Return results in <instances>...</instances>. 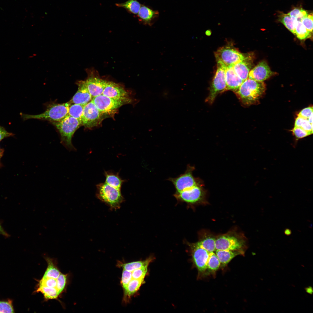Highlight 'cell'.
<instances>
[{"label": "cell", "instance_id": "obj_1", "mask_svg": "<svg viewBox=\"0 0 313 313\" xmlns=\"http://www.w3.org/2000/svg\"><path fill=\"white\" fill-rule=\"evenodd\" d=\"M265 90V85L263 81L248 78L234 93L243 105L249 106L256 102Z\"/></svg>", "mask_w": 313, "mask_h": 313}, {"label": "cell", "instance_id": "obj_2", "mask_svg": "<svg viewBox=\"0 0 313 313\" xmlns=\"http://www.w3.org/2000/svg\"><path fill=\"white\" fill-rule=\"evenodd\" d=\"M52 123L60 134L63 145L69 151H75L76 150L72 144V139L75 132L81 125L80 121L68 115L61 120Z\"/></svg>", "mask_w": 313, "mask_h": 313}, {"label": "cell", "instance_id": "obj_3", "mask_svg": "<svg viewBox=\"0 0 313 313\" xmlns=\"http://www.w3.org/2000/svg\"><path fill=\"white\" fill-rule=\"evenodd\" d=\"M96 196L98 199L106 204L110 209H119L124 198L121 189L113 187L106 183H101L96 185Z\"/></svg>", "mask_w": 313, "mask_h": 313}, {"label": "cell", "instance_id": "obj_4", "mask_svg": "<svg viewBox=\"0 0 313 313\" xmlns=\"http://www.w3.org/2000/svg\"><path fill=\"white\" fill-rule=\"evenodd\" d=\"M71 103L69 102L53 104L49 107L43 112L36 115L21 114L23 119H36L46 120L52 122L59 121L68 115L69 108Z\"/></svg>", "mask_w": 313, "mask_h": 313}, {"label": "cell", "instance_id": "obj_5", "mask_svg": "<svg viewBox=\"0 0 313 313\" xmlns=\"http://www.w3.org/2000/svg\"><path fill=\"white\" fill-rule=\"evenodd\" d=\"M217 62L226 67L232 66L248 58L234 48L225 46L219 48L215 53Z\"/></svg>", "mask_w": 313, "mask_h": 313}, {"label": "cell", "instance_id": "obj_6", "mask_svg": "<svg viewBox=\"0 0 313 313\" xmlns=\"http://www.w3.org/2000/svg\"><path fill=\"white\" fill-rule=\"evenodd\" d=\"M217 63V69L210 89L209 95L205 101L210 104L214 102L217 95L225 91L226 88L225 70L226 68L223 64Z\"/></svg>", "mask_w": 313, "mask_h": 313}, {"label": "cell", "instance_id": "obj_7", "mask_svg": "<svg viewBox=\"0 0 313 313\" xmlns=\"http://www.w3.org/2000/svg\"><path fill=\"white\" fill-rule=\"evenodd\" d=\"M194 169V167L188 165L184 173L176 177L168 179V180L174 186L176 192H179L203 184L199 178H195L193 176V172Z\"/></svg>", "mask_w": 313, "mask_h": 313}, {"label": "cell", "instance_id": "obj_8", "mask_svg": "<svg viewBox=\"0 0 313 313\" xmlns=\"http://www.w3.org/2000/svg\"><path fill=\"white\" fill-rule=\"evenodd\" d=\"M245 239L232 234H225L218 237L215 240V248L218 250H243L245 247Z\"/></svg>", "mask_w": 313, "mask_h": 313}, {"label": "cell", "instance_id": "obj_9", "mask_svg": "<svg viewBox=\"0 0 313 313\" xmlns=\"http://www.w3.org/2000/svg\"><path fill=\"white\" fill-rule=\"evenodd\" d=\"M91 101L101 113L113 112L127 102L111 98L103 94L93 97Z\"/></svg>", "mask_w": 313, "mask_h": 313}, {"label": "cell", "instance_id": "obj_10", "mask_svg": "<svg viewBox=\"0 0 313 313\" xmlns=\"http://www.w3.org/2000/svg\"><path fill=\"white\" fill-rule=\"evenodd\" d=\"M88 77L85 82L92 98L102 94L107 81L101 78L93 70H88Z\"/></svg>", "mask_w": 313, "mask_h": 313}, {"label": "cell", "instance_id": "obj_11", "mask_svg": "<svg viewBox=\"0 0 313 313\" xmlns=\"http://www.w3.org/2000/svg\"><path fill=\"white\" fill-rule=\"evenodd\" d=\"M101 113L92 101L84 105L81 123L86 128L97 125L99 121Z\"/></svg>", "mask_w": 313, "mask_h": 313}, {"label": "cell", "instance_id": "obj_12", "mask_svg": "<svg viewBox=\"0 0 313 313\" xmlns=\"http://www.w3.org/2000/svg\"><path fill=\"white\" fill-rule=\"evenodd\" d=\"M203 184L198 185L179 192H176L175 196L178 199L188 203H194L201 200L204 197Z\"/></svg>", "mask_w": 313, "mask_h": 313}, {"label": "cell", "instance_id": "obj_13", "mask_svg": "<svg viewBox=\"0 0 313 313\" xmlns=\"http://www.w3.org/2000/svg\"><path fill=\"white\" fill-rule=\"evenodd\" d=\"M191 246L193 260L194 264L200 272H204L206 270L210 252L194 244Z\"/></svg>", "mask_w": 313, "mask_h": 313}, {"label": "cell", "instance_id": "obj_14", "mask_svg": "<svg viewBox=\"0 0 313 313\" xmlns=\"http://www.w3.org/2000/svg\"><path fill=\"white\" fill-rule=\"evenodd\" d=\"M108 97L129 102L128 93L122 86L112 81H107L103 94Z\"/></svg>", "mask_w": 313, "mask_h": 313}, {"label": "cell", "instance_id": "obj_15", "mask_svg": "<svg viewBox=\"0 0 313 313\" xmlns=\"http://www.w3.org/2000/svg\"><path fill=\"white\" fill-rule=\"evenodd\" d=\"M274 74L265 61L259 63L249 72L248 78L259 81H263Z\"/></svg>", "mask_w": 313, "mask_h": 313}, {"label": "cell", "instance_id": "obj_16", "mask_svg": "<svg viewBox=\"0 0 313 313\" xmlns=\"http://www.w3.org/2000/svg\"><path fill=\"white\" fill-rule=\"evenodd\" d=\"M77 84L78 87L77 91L69 102L71 104L85 105L91 101L92 97L88 90L84 81H79Z\"/></svg>", "mask_w": 313, "mask_h": 313}, {"label": "cell", "instance_id": "obj_17", "mask_svg": "<svg viewBox=\"0 0 313 313\" xmlns=\"http://www.w3.org/2000/svg\"><path fill=\"white\" fill-rule=\"evenodd\" d=\"M226 88L225 91L230 90L234 92L239 89L243 81L236 74L233 66L226 67L225 70Z\"/></svg>", "mask_w": 313, "mask_h": 313}, {"label": "cell", "instance_id": "obj_18", "mask_svg": "<svg viewBox=\"0 0 313 313\" xmlns=\"http://www.w3.org/2000/svg\"><path fill=\"white\" fill-rule=\"evenodd\" d=\"M159 15L158 11L154 10L145 5H141L137 16L139 21L143 24L151 26Z\"/></svg>", "mask_w": 313, "mask_h": 313}, {"label": "cell", "instance_id": "obj_19", "mask_svg": "<svg viewBox=\"0 0 313 313\" xmlns=\"http://www.w3.org/2000/svg\"><path fill=\"white\" fill-rule=\"evenodd\" d=\"M250 61L248 57L233 66L235 73L243 81L248 78L251 67V64Z\"/></svg>", "mask_w": 313, "mask_h": 313}, {"label": "cell", "instance_id": "obj_20", "mask_svg": "<svg viewBox=\"0 0 313 313\" xmlns=\"http://www.w3.org/2000/svg\"><path fill=\"white\" fill-rule=\"evenodd\" d=\"M216 253L221 263L225 265L228 264L233 258L239 255H243V250H216Z\"/></svg>", "mask_w": 313, "mask_h": 313}, {"label": "cell", "instance_id": "obj_21", "mask_svg": "<svg viewBox=\"0 0 313 313\" xmlns=\"http://www.w3.org/2000/svg\"><path fill=\"white\" fill-rule=\"evenodd\" d=\"M104 175L105 177V183L116 188L121 189L125 180L119 176L118 172L111 171H105Z\"/></svg>", "mask_w": 313, "mask_h": 313}, {"label": "cell", "instance_id": "obj_22", "mask_svg": "<svg viewBox=\"0 0 313 313\" xmlns=\"http://www.w3.org/2000/svg\"><path fill=\"white\" fill-rule=\"evenodd\" d=\"M45 259L48 265L43 277L56 279L61 272L58 267L55 260L48 257H45Z\"/></svg>", "mask_w": 313, "mask_h": 313}, {"label": "cell", "instance_id": "obj_23", "mask_svg": "<svg viewBox=\"0 0 313 313\" xmlns=\"http://www.w3.org/2000/svg\"><path fill=\"white\" fill-rule=\"evenodd\" d=\"M40 292L43 295L46 301L50 299L58 300L59 295L56 288L37 285L34 293Z\"/></svg>", "mask_w": 313, "mask_h": 313}, {"label": "cell", "instance_id": "obj_24", "mask_svg": "<svg viewBox=\"0 0 313 313\" xmlns=\"http://www.w3.org/2000/svg\"><path fill=\"white\" fill-rule=\"evenodd\" d=\"M144 279H132L128 284L126 289L124 292V297L126 300L135 293L139 289Z\"/></svg>", "mask_w": 313, "mask_h": 313}, {"label": "cell", "instance_id": "obj_25", "mask_svg": "<svg viewBox=\"0 0 313 313\" xmlns=\"http://www.w3.org/2000/svg\"><path fill=\"white\" fill-rule=\"evenodd\" d=\"M116 5L126 9L128 12L134 14H137L141 4L137 0H128L121 3H116Z\"/></svg>", "mask_w": 313, "mask_h": 313}, {"label": "cell", "instance_id": "obj_26", "mask_svg": "<svg viewBox=\"0 0 313 313\" xmlns=\"http://www.w3.org/2000/svg\"><path fill=\"white\" fill-rule=\"evenodd\" d=\"M152 260L151 258H150L144 261L120 263L119 265V266L122 267L123 269L132 272L136 269L148 266Z\"/></svg>", "mask_w": 313, "mask_h": 313}, {"label": "cell", "instance_id": "obj_27", "mask_svg": "<svg viewBox=\"0 0 313 313\" xmlns=\"http://www.w3.org/2000/svg\"><path fill=\"white\" fill-rule=\"evenodd\" d=\"M215 240L216 239L213 237L207 236L194 244L209 252H214L216 250Z\"/></svg>", "mask_w": 313, "mask_h": 313}, {"label": "cell", "instance_id": "obj_28", "mask_svg": "<svg viewBox=\"0 0 313 313\" xmlns=\"http://www.w3.org/2000/svg\"><path fill=\"white\" fill-rule=\"evenodd\" d=\"M279 21L291 32L295 35V21L288 14L281 13L279 16Z\"/></svg>", "mask_w": 313, "mask_h": 313}, {"label": "cell", "instance_id": "obj_29", "mask_svg": "<svg viewBox=\"0 0 313 313\" xmlns=\"http://www.w3.org/2000/svg\"><path fill=\"white\" fill-rule=\"evenodd\" d=\"M84 106V105L79 104L70 105L69 107L68 115L78 119L81 123Z\"/></svg>", "mask_w": 313, "mask_h": 313}, {"label": "cell", "instance_id": "obj_30", "mask_svg": "<svg viewBox=\"0 0 313 313\" xmlns=\"http://www.w3.org/2000/svg\"><path fill=\"white\" fill-rule=\"evenodd\" d=\"M311 32L309 31L300 21H295V35L300 39H304L308 37Z\"/></svg>", "mask_w": 313, "mask_h": 313}, {"label": "cell", "instance_id": "obj_31", "mask_svg": "<svg viewBox=\"0 0 313 313\" xmlns=\"http://www.w3.org/2000/svg\"><path fill=\"white\" fill-rule=\"evenodd\" d=\"M220 265L221 263L216 254L214 252H210L206 270L211 271H216L219 268Z\"/></svg>", "mask_w": 313, "mask_h": 313}, {"label": "cell", "instance_id": "obj_32", "mask_svg": "<svg viewBox=\"0 0 313 313\" xmlns=\"http://www.w3.org/2000/svg\"><path fill=\"white\" fill-rule=\"evenodd\" d=\"M68 274L61 273L58 277L56 279L57 289L58 294L60 296L65 291L67 285Z\"/></svg>", "mask_w": 313, "mask_h": 313}, {"label": "cell", "instance_id": "obj_33", "mask_svg": "<svg viewBox=\"0 0 313 313\" xmlns=\"http://www.w3.org/2000/svg\"><path fill=\"white\" fill-rule=\"evenodd\" d=\"M294 127H300L308 132L313 133V123H310L308 120L298 116L296 118Z\"/></svg>", "mask_w": 313, "mask_h": 313}, {"label": "cell", "instance_id": "obj_34", "mask_svg": "<svg viewBox=\"0 0 313 313\" xmlns=\"http://www.w3.org/2000/svg\"><path fill=\"white\" fill-rule=\"evenodd\" d=\"M13 301L10 299L0 300V313H14Z\"/></svg>", "mask_w": 313, "mask_h": 313}, {"label": "cell", "instance_id": "obj_35", "mask_svg": "<svg viewBox=\"0 0 313 313\" xmlns=\"http://www.w3.org/2000/svg\"><path fill=\"white\" fill-rule=\"evenodd\" d=\"M288 14L294 21H301L302 19L306 16L308 14L304 9L295 8L291 11Z\"/></svg>", "mask_w": 313, "mask_h": 313}, {"label": "cell", "instance_id": "obj_36", "mask_svg": "<svg viewBox=\"0 0 313 313\" xmlns=\"http://www.w3.org/2000/svg\"><path fill=\"white\" fill-rule=\"evenodd\" d=\"M132 279V272L123 269L121 283L123 288L124 292L126 290L128 284Z\"/></svg>", "mask_w": 313, "mask_h": 313}, {"label": "cell", "instance_id": "obj_37", "mask_svg": "<svg viewBox=\"0 0 313 313\" xmlns=\"http://www.w3.org/2000/svg\"><path fill=\"white\" fill-rule=\"evenodd\" d=\"M148 266L136 269L132 272V279H144L147 272Z\"/></svg>", "mask_w": 313, "mask_h": 313}, {"label": "cell", "instance_id": "obj_38", "mask_svg": "<svg viewBox=\"0 0 313 313\" xmlns=\"http://www.w3.org/2000/svg\"><path fill=\"white\" fill-rule=\"evenodd\" d=\"M37 285H42L50 287L56 288L57 285L56 279L52 278H44L38 281Z\"/></svg>", "mask_w": 313, "mask_h": 313}, {"label": "cell", "instance_id": "obj_39", "mask_svg": "<svg viewBox=\"0 0 313 313\" xmlns=\"http://www.w3.org/2000/svg\"><path fill=\"white\" fill-rule=\"evenodd\" d=\"M292 131L297 139H300L307 136L313 133L306 131L302 128L297 127H294Z\"/></svg>", "mask_w": 313, "mask_h": 313}, {"label": "cell", "instance_id": "obj_40", "mask_svg": "<svg viewBox=\"0 0 313 313\" xmlns=\"http://www.w3.org/2000/svg\"><path fill=\"white\" fill-rule=\"evenodd\" d=\"M301 22L310 32H312L313 30V14H308L303 19Z\"/></svg>", "mask_w": 313, "mask_h": 313}, {"label": "cell", "instance_id": "obj_41", "mask_svg": "<svg viewBox=\"0 0 313 313\" xmlns=\"http://www.w3.org/2000/svg\"><path fill=\"white\" fill-rule=\"evenodd\" d=\"M313 113V107H310L305 108L302 110L299 113L298 116L308 119Z\"/></svg>", "mask_w": 313, "mask_h": 313}, {"label": "cell", "instance_id": "obj_42", "mask_svg": "<svg viewBox=\"0 0 313 313\" xmlns=\"http://www.w3.org/2000/svg\"><path fill=\"white\" fill-rule=\"evenodd\" d=\"M14 135L13 134L8 132L4 128L0 125V141L5 138Z\"/></svg>", "mask_w": 313, "mask_h": 313}, {"label": "cell", "instance_id": "obj_43", "mask_svg": "<svg viewBox=\"0 0 313 313\" xmlns=\"http://www.w3.org/2000/svg\"><path fill=\"white\" fill-rule=\"evenodd\" d=\"M0 234L6 237H8L9 234L4 230L0 223Z\"/></svg>", "mask_w": 313, "mask_h": 313}, {"label": "cell", "instance_id": "obj_44", "mask_svg": "<svg viewBox=\"0 0 313 313\" xmlns=\"http://www.w3.org/2000/svg\"><path fill=\"white\" fill-rule=\"evenodd\" d=\"M292 231L288 228H286L284 231V234L287 236L290 235L292 234Z\"/></svg>", "mask_w": 313, "mask_h": 313}, {"label": "cell", "instance_id": "obj_45", "mask_svg": "<svg viewBox=\"0 0 313 313\" xmlns=\"http://www.w3.org/2000/svg\"><path fill=\"white\" fill-rule=\"evenodd\" d=\"M305 290L307 293L311 294H312L313 290L312 287H306L305 288Z\"/></svg>", "mask_w": 313, "mask_h": 313}, {"label": "cell", "instance_id": "obj_46", "mask_svg": "<svg viewBox=\"0 0 313 313\" xmlns=\"http://www.w3.org/2000/svg\"><path fill=\"white\" fill-rule=\"evenodd\" d=\"M307 120L310 123H313V113L311 114Z\"/></svg>", "mask_w": 313, "mask_h": 313}, {"label": "cell", "instance_id": "obj_47", "mask_svg": "<svg viewBox=\"0 0 313 313\" xmlns=\"http://www.w3.org/2000/svg\"><path fill=\"white\" fill-rule=\"evenodd\" d=\"M168 92L167 90H165L163 92L162 95L164 97H167L168 95Z\"/></svg>", "mask_w": 313, "mask_h": 313}, {"label": "cell", "instance_id": "obj_48", "mask_svg": "<svg viewBox=\"0 0 313 313\" xmlns=\"http://www.w3.org/2000/svg\"><path fill=\"white\" fill-rule=\"evenodd\" d=\"M3 153V151L2 149H1L0 147V167L1 165V159L2 156V154Z\"/></svg>", "mask_w": 313, "mask_h": 313}]
</instances>
